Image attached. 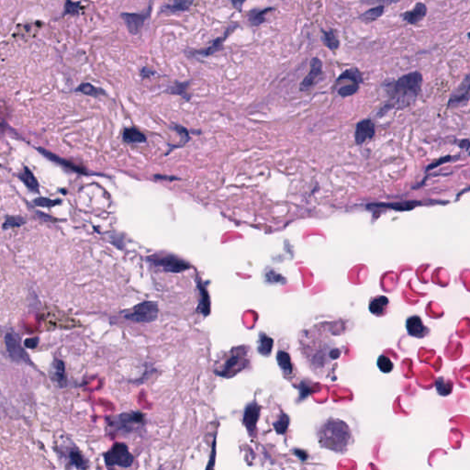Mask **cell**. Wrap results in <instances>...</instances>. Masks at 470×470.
Returning <instances> with one entry per match:
<instances>
[{
  "instance_id": "1",
  "label": "cell",
  "mask_w": 470,
  "mask_h": 470,
  "mask_svg": "<svg viewBox=\"0 0 470 470\" xmlns=\"http://www.w3.org/2000/svg\"><path fill=\"white\" fill-rule=\"evenodd\" d=\"M332 323H320L303 329L299 334L300 355L308 368L322 380H332L338 361L344 354V345L338 341Z\"/></svg>"
},
{
  "instance_id": "2",
  "label": "cell",
  "mask_w": 470,
  "mask_h": 470,
  "mask_svg": "<svg viewBox=\"0 0 470 470\" xmlns=\"http://www.w3.org/2000/svg\"><path fill=\"white\" fill-rule=\"evenodd\" d=\"M316 437L321 447L340 454L347 453L356 440L352 424L333 414L317 424Z\"/></svg>"
},
{
  "instance_id": "3",
  "label": "cell",
  "mask_w": 470,
  "mask_h": 470,
  "mask_svg": "<svg viewBox=\"0 0 470 470\" xmlns=\"http://www.w3.org/2000/svg\"><path fill=\"white\" fill-rule=\"evenodd\" d=\"M422 86V73L417 71L387 84L385 90L388 100L379 111V116L381 117L391 109H403L413 105L421 93Z\"/></svg>"
},
{
  "instance_id": "4",
  "label": "cell",
  "mask_w": 470,
  "mask_h": 470,
  "mask_svg": "<svg viewBox=\"0 0 470 470\" xmlns=\"http://www.w3.org/2000/svg\"><path fill=\"white\" fill-rule=\"evenodd\" d=\"M108 426L117 434H134L145 428V415L140 412L122 413L108 420Z\"/></svg>"
},
{
  "instance_id": "5",
  "label": "cell",
  "mask_w": 470,
  "mask_h": 470,
  "mask_svg": "<svg viewBox=\"0 0 470 470\" xmlns=\"http://www.w3.org/2000/svg\"><path fill=\"white\" fill-rule=\"evenodd\" d=\"M247 347L240 346L232 350V353L226 358L220 369L215 370L216 376L224 379L234 378L237 374L241 373L249 365V358L247 357Z\"/></svg>"
},
{
  "instance_id": "6",
  "label": "cell",
  "mask_w": 470,
  "mask_h": 470,
  "mask_svg": "<svg viewBox=\"0 0 470 470\" xmlns=\"http://www.w3.org/2000/svg\"><path fill=\"white\" fill-rule=\"evenodd\" d=\"M159 313L158 304L155 301L146 300L122 312L123 317L137 324H151L157 320Z\"/></svg>"
},
{
  "instance_id": "7",
  "label": "cell",
  "mask_w": 470,
  "mask_h": 470,
  "mask_svg": "<svg viewBox=\"0 0 470 470\" xmlns=\"http://www.w3.org/2000/svg\"><path fill=\"white\" fill-rule=\"evenodd\" d=\"M147 260L154 267L161 268L163 271L175 274L184 272L191 268L188 262L171 253H155L149 256Z\"/></svg>"
},
{
  "instance_id": "8",
  "label": "cell",
  "mask_w": 470,
  "mask_h": 470,
  "mask_svg": "<svg viewBox=\"0 0 470 470\" xmlns=\"http://www.w3.org/2000/svg\"><path fill=\"white\" fill-rule=\"evenodd\" d=\"M104 461L107 467H120L128 469L132 466L134 457L125 444L116 443L104 454Z\"/></svg>"
},
{
  "instance_id": "9",
  "label": "cell",
  "mask_w": 470,
  "mask_h": 470,
  "mask_svg": "<svg viewBox=\"0 0 470 470\" xmlns=\"http://www.w3.org/2000/svg\"><path fill=\"white\" fill-rule=\"evenodd\" d=\"M5 344L8 351V356L17 363L20 364H32L31 358L22 348L18 336L14 332H8L5 336Z\"/></svg>"
},
{
  "instance_id": "10",
  "label": "cell",
  "mask_w": 470,
  "mask_h": 470,
  "mask_svg": "<svg viewBox=\"0 0 470 470\" xmlns=\"http://www.w3.org/2000/svg\"><path fill=\"white\" fill-rule=\"evenodd\" d=\"M153 9L152 3L150 2L148 8L145 11L142 13H122L121 18L123 19L124 23L127 27L128 32L132 35H137L142 32L144 25L146 20L151 17V12Z\"/></svg>"
},
{
  "instance_id": "11",
  "label": "cell",
  "mask_w": 470,
  "mask_h": 470,
  "mask_svg": "<svg viewBox=\"0 0 470 470\" xmlns=\"http://www.w3.org/2000/svg\"><path fill=\"white\" fill-rule=\"evenodd\" d=\"M237 27H238V24L231 25L225 31V33L222 36H220L219 38H216L215 40L211 41V45H209L206 48L200 49V50H187V55L190 57L197 56V55L208 57L216 54L217 52H219V50H222L224 41H226V39L231 33L235 32V30Z\"/></svg>"
},
{
  "instance_id": "12",
  "label": "cell",
  "mask_w": 470,
  "mask_h": 470,
  "mask_svg": "<svg viewBox=\"0 0 470 470\" xmlns=\"http://www.w3.org/2000/svg\"><path fill=\"white\" fill-rule=\"evenodd\" d=\"M260 406L254 400L245 406L243 412V422L250 436H255L256 424L259 420Z\"/></svg>"
},
{
  "instance_id": "13",
  "label": "cell",
  "mask_w": 470,
  "mask_h": 470,
  "mask_svg": "<svg viewBox=\"0 0 470 470\" xmlns=\"http://www.w3.org/2000/svg\"><path fill=\"white\" fill-rule=\"evenodd\" d=\"M470 76L468 73L461 84L454 90L448 100V107L467 104L470 100Z\"/></svg>"
},
{
  "instance_id": "14",
  "label": "cell",
  "mask_w": 470,
  "mask_h": 470,
  "mask_svg": "<svg viewBox=\"0 0 470 470\" xmlns=\"http://www.w3.org/2000/svg\"><path fill=\"white\" fill-rule=\"evenodd\" d=\"M323 73V62L314 57L310 61V70L308 74L305 76L303 81L300 83V90L302 92L308 91L310 90L315 84H316L318 78L322 75Z\"/></svg>"
},
{
  "instance_id": "15",
  "label": "cell",
  "mask_w": 470,
  "mask_h": 470,
  "mask_svg": "<svg viewBox=\"0 0 470 470\" xmlns=\"http://www.w3.org/2000/svg\"><path fill=\"white\" fill-rule=\"evenodd\" d=\"M406 330L411 336L419 339L425 338L431 332L429 328L423 324L422 318L418 315H413L407 319Z\"/></svg>"
},
{
  "instance_id": "16",
  "label": "cell",
  "mask_w": 470,
  "mask_h": 470,
  "mask_svg": "<svg viewBox=\"0 0 470 470\" xmlns=\"http://www.w3.org/2000/svg\"><path fill=\"white\" fill-rule=\"evenodd\" d=\"M375 124L371 120H363L358 122L355 132V140L358 145H364L365 142L372 140L375 136Z\"/></svg>"
},
{
  "instance_id": "17",
  "label": "cell",
  "mask_w": 470,
  "mask_h": 470,
  "mask_svg": "<svg viewBox=\"0 0 470 470\" xmlns=\"http://www.w3.org/2000/svg\"><path fill=\"white\" fill-rule=\"evenodd\" d=\"M390 301L386 296H375L368 303V309L371 314L377 317L387 315L389 311Z\"/></svg>"
},
{
  "instance_id": "18",
  "label": "cell",
  "mask_w": 470,
  "mask_h": 470,
  "mask_svg": "<svg viewBox=\"0 0 470 470\" xmlns=\"http://www.w3.org/2000/svg\"><path fill=\"white\" fill-rule=\"evenodd\" d=\"M196 281H197V287H198V289L199 291V296H200L199 302V305H198V308H197V311L201 313L204 317L209 316L211 314V297L209 295V292L207 290V289L203 285L202 281L199 278H197Z\"/></svg>"
},
{
  "instance_id": "19",
  "label": "cell",
  "mask_w": 470,
  "mask_h": 470,
  "mask_svg": "<svg viewBox=\"0 0 470 470\" xmlns=\"http://www.w3.org/2000/svg\"><path fill=\"white\" fill-rule=\"evenodd\" d=\"M427 14V7L423 3H417L413 10L407 11L402 14V18L410 24H417Z\"/></svg>"
},
{
  "instance_id": "20",
  "label": "cell",
  "mask_w": 470,
  "mask_h": 470,
  "mask_svg": "<svg viewBox=\"0 0 470 470\" xmlns=\"http://www.w3.org/2000/svg\"><path fill=\"white\" fill-rule=\"evenodd\" d=\"M53 381L57 384L58 387L64 388L66 386V377H65V363L60 360L55 359L53 363V372L51 376Z\"/></svg>"
},
{
  "instance_id": "21",
  "label": "cell",
  "mask_w": 470,
  "mask_h": 470,
  "mask_svg": "<svg viewBox=\"0 0 470 470\" xmlns=\"http://www.w3.org/2000/svg\"><path fill=\"white\" fill-rule=\"evenodd\" d=\"M276 360L282 373L285 375L286 378L289 379L290 376H293L294 368L292 365L291 358L288 352L283 350H278L276 354Z\"/></svg>"
},
{
  "instance_id": "22",
  "label": "cell",
  "mask_w": 470,
  "mask_h": 470,
  "mask_svg": "<svg viewBox=\"0 0 470 470\" xmlns=\"http://www.w3.org/2000/svg\"><path fill=\"white\" fill-rule=\"evenodd\" d=\"M39 151H40V153H41V154H43L44 156H46V157H47L48 159H50L51 161L57 163H60V164H62L63 166L66 167L67 169H70V170L77 172V173H79V174H84V175H87V174H88L85 168L80 167V166H78V165L74 164V163H73L69 162V161H66V160H64V159H62L61 157H58V156H56L55 154L50 153V152H48L47 150H44V149H41V148H40V149H39Z\"/></svg>"
},
{
  "instance_id": "23",
  "label": "cell",
  "mask_w": 470,
  "mask_h": 470,
  "mask_svg": "<svg viewBox=\"0 0 470 470\" xmlns=\"http://www.w3.org/2000/svg\"><path fill=\"white\" fill-rule=\"evenodd\" d=\"M194 0H174L173 3L162 6L161 12L164 13H179L188 10L193 5Z\"/></svg>"
},
{
  "instance_id": "24",
  "label": "cell",
  "mask_w": 470,
  "mask_h": 470,
  "mask_svg": "<svg viewBox=\"0 0 470 470\" xmlns=\"http://www.w3.org/2000/svg\"><path fill=\"white\" fill-rule=\"evenodd\" d=\"M123 141L127 144H144L146 142L145 135L135 128H126L122 133Z\"/></svg>"
},
{
  "instance_id": "25",
  "label": "cell",
  "mask_w": 470,
  "mask_h": 470,
  "mask_svg": "<svg viewBox=\"0 0 470 470\" xmlns=\"http://www.w3.org/2000/svg\"><path fill=\"white\" fill-rule=\"evenodd\" d=\"M273 344H274V341L270 336H268L265 332H259L257 351L261 356L269 357L273 349Z\"/></svg>"
},
{
  "instance_id": "26",
  "label": "cell",
  "mask_w": 470,
  "mask_h": 470,
  "mask_svg": "<svg viewBox=\"0 0 470 470\" xmlns=\"http://www.w3.org/2000/svg\"><path fill=\"white\" fill-rule=\"evenodd\" d=\"M274 9L275 8L270 7V8H264V9H253V10H252L248 14L249 23L253 27H257V26L265 23L266 20H267L266 17L268 15V13L272 11V10H274Z\"/></svg>"
},
{
  "instance_id": "27",
  "label": "cell",
  "mask_w": 470,
  "mask_h": 470,
  "mask_svg": "<svg viewBox=\"0 0 470 470\" xmlns=\"http://www.w3.org/2000/svg\"><path fill=\"white\" fill-rule=\"evenodd\" d=\"M18 178L20 179V180L26 185V187H28L31 191L38 192V190H39L38 182L35 179V177L33 176L32 171L30 170L29 168L24 167L23 171H21L19 173Z\"/></svg>"
},
{
  "instance_id": "28",
  "label": "cell",
  "mask_w": 470,
  "mask_h": 470,
  "mask_svg": "<svg viewBox=\"0 0 470 470\" xmlns=\"http://www.w3.org/2000/svg\"><path fill=\"white\" fill-rule=\"evenodd\" d=\"M322 33H323L322 41L324 42V44L327 48L330 49L332 52H335L337 49L339 48L340 42H339V40L337 39L336 33L332 29H331L328 32L323 30Z\"/></svg>"
},
{
  "instance_id": "29",
  "label": "cell",
  "mask_w": 470,
  "mask_h": 470,
  "mask_svg": "<svg viewBox=\"0 0 470 470\" xmlns=\"http://www.w3.org/2000/svg\"><path fill=\"white\" fill-rule=\"evenodd\" d=\"M343 80H349L352 83H356V84L360 85V84L363 83V76H362V73H360V71L357 68L354 67V68L347 69L344 72L341 73L340 76L336 80V83H339V82L343 81Z\"/></svg>"
},
{
  "instance_id": "30",
  "label": "cell",
  "mask_w": 470,
  "mask_h": 470,
  "mask_svg": "<svg viewBox=\"0 0 470 470\" xmlns=\"http://www.w3.org/2000/svg\"><path fill=\"white\" fill-rule=\"evenodd\" d=\"M421 201H408L404 203H394V204H379V205H370V207H380V208H389L394 211H411L415 207L421 205Z\"/></svg>"
},
{
  "instance_id": "31",
  "label": "cell",
  "mask_w": 470,
  "mask_h": 470,
  "mask_svg": "<svg viewBox=\"0 0 470 470\" xmlns=\"http://www.w3.org/2000/svg\"><path fill=\"white\" fill-rule=\"evenodd\" d=\"M188 86H189V82H183V83L176 82L173 86H171L170 88L166 90V93L172 95H178L185 98L186 100H189L190 96L187 94Z\"/></svg>"
},
{
  "instance_id": "32",
  "label": "cell",
  "mask_w": 470,
  "mask_h": 470,
  "mask_svg": "<svg viewBox=\"0 0 470 470\" xmlns=\"http://www.w3.org/2000/svg\"><path fill=\"white\" fill-rule=\"evenodd\" d=\"M384 11H385V7L383 5H380L376 8H370V9L366 10L363 14H361L359 18L363 21L371 22V21L377 20L378 18H380L383 15Z\"/></svg>"
},
{
  "instance_id": "33",
  "label": "cell",
  "mask_w": 470,
  "mask_h": 470,
  "mask_svg": "<svg viewBox=\"0 0 470 470\" xmlns=\"http://www.w3.org/2000/svg\"><path fill=\"white\" fill-rule=\"evenodd\" d=\"M76 91L81 92L82 94L88 95L90 97H97L102 96V95H106V92L104 90L96 88V87L92 86L90 83H83L76 89Z\"/></svg>"
},
{
  "instance_id": "34",
  "label": "cell",
  "mask_w": 470,
  "mask_h": 470,
  "mask_svg": "<svg viewBox=\"0 0 470 470\" xmlns=\"http://www.w3.org/2000/svg\"><path fill=\"white\" fill-rule=\"evenodd\" d=\"M435 387H436L438 394L444 397L450 395L453 391V383L451 381L447 380L443 377H440L436 380Z\"/></svg>"
},
{
  "instance_id": "35",
  "label": "cell",
  "mask_w": 470,
  "mask_h": 470,
  "mask_svg": "<svg viewBox=\"0 0 470 470\" xmlns=\"http://www.w3.org/2000/svg\"><path fill=\"white\" fill-rule=\"evenodd\" d=\"M377 365H378L379 369L383 373H390L394 369V364H393L392 360L385 355L380 356V357L378 358V361H377Z\"/></svg>"
},
{
  "instance_id": "36",
  "label": "cell",
  "mask_w": 470,
  "mask_h": 470,
  "mask_svg": "<svg viewBox=\"0 0 470 470\" xmlns=\"http://www.w3.org/2000/svg\"><path fill=\"white\" fill-rule=\"evenodd\" d=\"M69 458L71 463L74 466V468L79 470H85L88 468L87 462L79 451L77 450L71 451L69 454Z\"/></svg>"
},
{
  "instance_id": "37",
  "label": "cell",
  "mask_w": 470,
  "mask_h": 470,
  "mask_svg": "<svg viewBox=\"0 0 470 470\" xmlns=\"http://www.w3.org/2000/svg\"><path fill=\"white\" fill-rule=\"evenodd\" d=\"M359 86L358 84H355V83H351L349 85H345V86H343L341 87L340 89L338 90V94L339 96L342 97H351L353 95H355L357 93V91L359 90Z\"/></svg>"
},
{
  "instance_id": "38",
  "label": "cell",
  "mask_w": 470,
  "mask_h": 470,
  "mask_svg": "<svg viewBox=\"0 0 470 470\" xmlns=\"http://www.w3.org/2000/svg\"><path fill=\"white\" fill-rule=\"evenodd\" d=\"M81 8L79 2H72L70 0H66L65 5V12L64 15L67 14H77Z\"/></svg>"
},
{
  "instance_id": "39",
  "label": "cell",
  "mask_w": 470,
  "mask_h": 470,
  "mask_svg": "<svg viewBox=\"0 0 470 470\" xmlns=\"http://www.w3.org/2000/svg\"><path fill=\"white\" fill-rule=\"evenodd\" d=\"M288 425H289V417L286 414H282L280 419L274 423V427L277 432V434H284L285 431L288 428Z\"/></svg>"
},
{
  "instance_id": "40",
  "label": "cell",
  "mask_w": 470,
  "mask_h": 470,
  "mask_svg": "<svg viewBox=\"0 0 470 470\" xmlns=\"http://www.w3.org/2000/svg\"><path fill=\"white\" fill-rule=\"evenodd\" d=\"M60 203V200H52L47 198H38L33 200V204L39 207H44V208H50L54 207L57 204Z\"/></svg>"
},
{
  "instance_id": "41",
  "label": "cell",
  "mask_w": 470,
  "mask_h": 470,
  "mask_svg": "<svg viewBox=\"0 0 470 470\" xmlns=\"http://www.w3.org/2000/svg\"><path fill=\"white\" fill-rule=\"evenodd\" d=\"M174 130H176V131L179 133V135L181 136V138H182L181 144H180V147H181V146L185 145L187 144V142L190 140V137H189V133H188V130H187L186 128H184V127H182V126H180V125H176V124H175V125H174Z\"/></svg>"
},
{
  "instance_id": "42",
  "label": "cell",
  "mask_w": 470,
  "mask_h": 470,
  "mask_svg": "<svg viewBox=\"0 0 470 470\" xmlns=\"http://www.w3.org/2000/svg\"><path fill=\"white\" fill-rule=\"evenodd\" d=\"M23 223H25V219H22L21 217H8L4 223V228L9 229V228L18 227V226H21Z\"/></svg>"
},
{
  "instance_id": "43",
  "label": "cell",
  "mask_w": 470,
  "mask_h": 470,
  "mask_svg": "<svg viewBox=\"0 0 470 470\" xmlns=\"http://www.w3.org/2000/svg\"><path fill=\"white\" fill-rule=\"evenodd\" d=\"M454 156H451V155H448V156H446V157H442V158H440V159L436 160L435 162L431 163L429 166L427 167L426 171L434 169V168L438 167L439 165H441V164H443V163H445L450 162V161H452V160H454Z\"/></svg>"
},
{
  "instance_id": "44",
  "label": "cell",
  "mask_w": 470,
  "mask_h": 470,
  "mask_svg": "<svg viewBox=\"0 0 470 470\" xmlns=\"http://www.w3.org/2000/svg\"><path fill=\"white\" fill-rule=\"evenodd\" d=\"M38 343H39V339L34 337V338H29V339H26L24 342L25 346L28 347V348H35L37 345H38Z\"/></svg>"
},
{
  "instance_id": "45",
  "label": "cell",
  "mask_w": 470,
  "mask_h": 470,
  "mask_svg": "<svg viewBox=\"0 0 470 470\" xmlns=\"http://www.w3.org/2000/svg\"><path fill=\"white\" fill-rule=\"evenodd\" d=\"M229 1L232 3V5L234 6L235 9H237L238 11L241 12L243 10V4L246 0H229Z\"/></svg>"
},
{
  "instance_id": "46",
  "label": "cell",
  "mask_w": 470,
  "mask_h": 470,
  "mask_svg": "<svg viewBox=\"0 0 470 470\" xmlns=\"http://www.w3.org/2000/svg\"><path fill=\"white\" fill-rule=\"evenodd\" d=\"M399 0H362V2H365V3H367V4H371V3H384V4H387V5H390V4H395L398 2Z\"/></svg>"
},
{
  "instance_id": "47",
  "label": "cell",
  "mask_w": 470,
  "mask_h": 470,
  "mask_svg": "<svg viewBox=\"0 0 470 470\" xmlns=\"http://www.w3.org/2000/svg\"><path fill=\"white\" fill-rule=\"evenodd\" d=\"M141 74H142V76H143L144 78H146V77H149V76H151V75H154V74H155V72L152 71L151 69H149V68H147V67H144V68L142 69V71H141Z\"/></svg>"
},
{
  "instance_id": "48",
  "label": "cell",
  "mask_w": 470,
  "mask_h": 470,
  "mask_svg": "<svg viewBox=\"0 0 470 470\" xmlns=\"http://www.w3.org/2000/svg\"><path fill=\"white\" fill-rule=\"evenodd\" d=\"M154 178L158 179H170V181L174 180V179H179L175 178V177H165V176H154Z\"/></svg>"
},
{
  "instance_id": "49",
  "label": "cell",
  "mask_w": 470,
  "mask_h": 470,
  "mask_svg": "<svg viewBox=\"0 0 470 470\" xmlns=\"http://www.w3.org/2000/svg\"><path fill=\"white\" fill-rule=\"evenodd\" d=\"M38 214H39V215H41V217H40V218H41L42 219H44V220H53V218H51V216L45 215V214H42V213H38Z\"/></svg>"
}]
</instances>
